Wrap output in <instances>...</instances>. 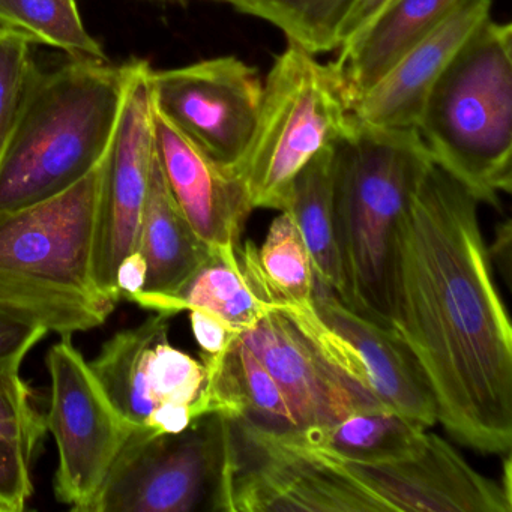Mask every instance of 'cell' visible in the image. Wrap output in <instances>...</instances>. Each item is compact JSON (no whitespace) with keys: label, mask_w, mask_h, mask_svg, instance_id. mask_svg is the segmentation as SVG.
Returning a JSON list of instances; mask_svg holds the SVG:
<instances>
[{"label":"cell","mask_w":512,"mask_h":512,"mask_svg":"<svg viewBox=\"0 0 512 512\" xmlns=\"http://www.w3.org/2000/svg\"><path fill=\"white\" fill-rule=\"evenodd\" d=\"M479 202L431 164L395 235L392 329L427 377L437 421L481 454L512 445V328Z\"/></svg>","instance_id":"6da1fadb"},{"label":"cell","mask_w":512,"mask_h":512,"mask_svg":"<svg viewBox=\"0 0 512 512\" xmlns=\"http://www.w3.org/2000/svg\"><path fill=\"white\" fill-rule=\"evenodd\" d=\"M149 67L139 59L35 65L0 152V212L52 199L85 178L112 148L128 95Z\"/></svg>","instance_id":"7a4b0ae2"},{"label":"cell","mask_w":512,"mask_h":512,"mask_svg":"<svg viewBox=\"0 0 512 512\" xmlns=\"http://www.w3.org/2000/svg\"><path fill=\"white\" fill-rule=\"evenodd\" d=\"M110 151L64 193L0 212V314L73 337L104 325L115 311L94 281L95 229Z\"/></svg>","instance_id":"3957f363"},{"label":"cell","mask_w":512,"mask_h":512,"mask_svg":"<svg viewBox=\"0 0 512 512\" xmlns=\"http://www.w3.org/2000/svg\"><path fill=\"white\" fill-rule=\"evenodd\" d=\"M433 164L416 128L368 127L353 118L334 145L332 202L347 307L392 329L398 223Z\"/></svg>","instance_id":"277c9868"},{"label":"cell","mask_w":512,"mask_h":512,"mask_svg":"<svg viewBox=\"0 0 512 512\" xmlns=\"http://www.w3.org/2000/svg\"><path fill=\"white\" fill-rule=\"evenodd\" d=\"M419 136L434 164L479 203L512 187V26L488 19L463 44L422 107Z\"/></svg>","instance_id":"5b68a950"},{"label":"cell","mask_w":512,"mask_h":512,"mask_svg":"<svg viewBox=\"0 0 512 512\" xmlns=\"http://www.w3.org/2000/svg\"><path fill=\"white\" fill-rule=\"evenodd\" d=\"M352 125V104L334 62L320 64L287 41L263 82L253 139L233 169L253 208L287 211L302 169Z\"/></svg>","instance_id":"8992f818"},{"label":"cell","mask_w":512,"mask_h":512,"mask_svg":"<svg viewBox=\"0 0 512 512\" xmlns=\"http://www.w3.org/2000/svg\"><path fill=\"white\" fill-rule=\"evenodd\" d=\"M230 419L208 413L179 433L134 428L83 512L212 509L229 448Z\"/></svg>","instance_id":"52a82bcc"},{"label":"cell","mask_w":512,"mask_h":512,"mask_svg":"<svg viewBox=\"0 0 512 512\" xmlns=\"http://www.w3.org/2000/svg\"><path fill=\"white\" fill-rule=\"evenodd\" d=\"M229 419V448L212 511L380 512L316 452Z\"/></svg>","instance_id":"ba28073f"},{"label":"cell","mask_w":512,"mask_h":512,"mask_svg":"<svg viewBox=\"0 0 512 512\" xmlns=\"http://www.w3.org/2000/svg\"><path fill=\"white\" fill-rule=\"evenodd\" d=\"M172 316L155 313L136 328L113 335L89 362L110 401L134 428L179 433L209 406L202 359L169 341Z\"/></svg>","instance_id":"9c48e42d"},{"label":"cell","mask_w":512,"mask_h":512,"mask_svg":"<svg viewBox=\"0 0 512 512\" xmlns=\"http://www.w3.org/2000/svg\"><path fill=\"white\" fill-rule=\"evenodd\" d=\"M46 362L52 383L46 424L59 457L55 496L83 512L134 427L110 401L73 337H61Z\"/></svg>","instance_id":"30bf717a"},{"label":"cell","mask_w":512,"mask_h":512,"mask_svg":"<svg viewBox=\"0 0 512 512\" xmlns=\"http://www.w3.org/2000/svg\"><path fill=\"white\" fill-rule=\"evenodd\" d=\"M328 356L329 361L400 415L433 427L436 401L400 335L347 307L331 290L314 284L313 304L281 307Z\"/></svg>","instance_id":"8fae6325"},{"label":"cell","mask_w":512,"mask_h":512,"mask_svg":"<svg viewBox=\"0 0 512 512\" xmlns=\"http://www.w3.org/2000/svg\"><path fill=\"white\" fill-rule=\"evenodd\" d=\"M149 91L157 109L209 157L229 169L244 158L262 103L259 71L236 56L185 67L149 68Z\"/></svg>","instance_id":"7c38bea8"},{"label":"cell","mask_w":512,"mask_h":512,"mask_svg":"<svg viewBox=\"0 0 512 512\" xmlns=\"http://www.w3.org/2000/svg\"><path fill=\"white\" fill-rule=\"evenodd\" d=\"M307 449L358 485L380 512L512 511L511 490L473 469L451 443L431 431L418 455L391 463H353Z\"/></svg>","instance_id":"4fadbf2b"},{"label":"cell","mask_w":512,"mask_h":512,"mask_svg":"<svg viewBox=\"0 0 512 512\" xmlns=\"http://www.w3.org/2000/svg\"><path fill=\"white\" fill-rule=\"evenodd\" d=\"M149 68L125 103L110 151L95 229V286L116 305L121 301L116 275L122 262L137 251L155 157L152 97L146 80Z\"/></svg>","instance_id":"5bb4252c"},{"label":"cell","mask_w":512,"mask_h":512,"mask_svg":"<svg viewBox=\"0 0 512 512\" xmlns=\"http://www.w3.org/2000/svg\"><path fill=\"white\" fill-rule=\"evenodd\" d=\"M239 340L280 386L298 424L296 431L326 427L358 410L383 406L341 373L280 308L263 314L256 325L239 335Z\"/></svg>","instance_id":"9a60e30c"},{"label":"cell","mask_w":512,"mask_h":512,"mask_svg":"<svg viewBox=\"0 0 512 512\" xmlns=\"http://www.w3.org/2000/svg\"><path fill=\"white\" fill-rule=\"evenodd\" d=\"M152 119L161 172L194 232L209 247H241L254 211L242 179L188 139L154 101Z\"/></svg>","instance_id":"2e32d148"},{"label":"cell","mask_w":512,"mask_h":512,"mask_svg":"<svg viewBox=\"0 0 512 512\" xmlns=\"http://www.w3.org/2000/svg\"><path fill=\"white\" fill-rule=\"evenodd\" d=\"M491 8V0H460L430 34L352 104L353 118L368 127L416 128L434 83L470 35L490 19Z\"/></svg>","instance_id":"e0dca14e"},{"label":"cell","mask_w":512,"mask_h":512,"mask_svg":"<svg viewBox=\"0 0 512 512\" xmlns=\"http://www.w3.org/2000/svg\"><path fill=\"white\" fill-rule=\"evenodd\" d=\"M209 250L211 247L197 236L170 194L155 149L137 244L146 265L145 286L128 301L142 307L151 299L175 292Z\"/></svg>","instance_id":"ac0fdd59"},{"label":"cell","mask_w":512,"mask_h":512,"mask_svg":"<svg viewBox=\"0 0 512 512\" xmlns=\"http://www.w3.org/2000/svg\"><path fill=\"white\" fill-rule=\"evenodd\" d=\"M460 0H394L334 62L350 104L370 91L389 68L430 34Z\"/></svg>","instance_id":"d6986e66"},{"label":"cell","mask_w":512,"mask_h":512,"mask_svg":"<svg viewBox=\"0 0 512 512\" xmlns=\"http://www.w3.org/2000/svg\"><path fill=\"white\" fill-rule=\"evenodd\" d=\"M427 436L428 428L424 425L379 406L358 410L326 427L274 437L290 445L326 452L340 460L380 464L418 455L427 443Z\"/></svg>","instance_id":"ffe728a7"},{"label":"cell","mask_w":512,"mask_h":512,"mask_svg":"<svg viewBox=\"0 0 512 512\" xmlns=\"http://www.w3.org/2000/svg\"><path fill=\"white\" fill-rule=\"evenodd\" d=\"M239 248L211 247L175 292L151 299L142 308L172 317L182 311H205L239 334L247 331L275 307L257 296L242 266Z\"/></svg>","instance_id":"44dd1931"},{"label":"cell","mask_w":512,"mask_h":512,"mask_svg":"<svg viewBox=\"0 0 512 512\" xmlns=\"http://www.w3.org/2000/svg\"><path fill=\"white\" fill-rule=\"evenodd\" d=\"M239 257L262 301L275 308L313 304V262L289 211L274 218L260 247L251 241L242 244Z\"/></svg>","instance_id":"7402d4cb"},{"label":"cell","mask_w":512,"mask_h":512,"mask_svg":"<svg viewBox=\"0 0 512 512\" xmlns=\"http://www.w3.org/2000/svg\"><path fill=\"white\" fill-rule=\"evenodd\" d=\"M334 145L322 149L299 173L287 211L292 214L307 245L316 283L343 301L344 284L332 202Z\"/></svg>","instance_id":"603a6c76"},{"label":"cell","mask_w":512,"mask_h":512,"mask_svg":"<svg viewBox=\"0 0 512 512\" xmlns=\"http://www.w3.org/2000/svg\"><path fill=\"white\" fill-rule=\"evenodd\" d=\"M0 32L64 50L74 59L109 61L86 31L76 0H0Z\"/></svg>","instance_id":"cb8c5ba5"},{"label":"cell","mask_w":512,"mask_h":512,"mask_svg":"<svg viewBox=\"0 0 512 512\" xmlns=\"http://www.w3.org/2000/svg\"><path fill=\"white\" fill-rule=\"evenodd\" d=\"M355 0H229L236 10L271 23L311 55L338 50L341 26Z\"/></svg>","instance_id":"d4e9b609"},{"label":"cell","mask_w":512,"mask_h":512,"mask_svg":"<svg viewBox=\"0 0 512 512\" xmlns=\"http://www.w3.org/2000/svg\"><path fill=\"white\" fill-rule=\"evenodd\" d=\"M46 431V415L20 370H0V434L20 440L35 454Z\"/></svg>","instance_id":"484cf974"},{"label":"cell","mask_w":512,"mask_h":512,"mask_svg":"<svg viewBox=\"0 0 512 512\" xmlns=\"http://www.w3.org/2000/svg\"><path fill=\"white\" fill-rule=\"evenodd\" d=\"M34 68L31 44L0 32V152L13 130Z\"/></svg>","instance_id":"4316f807"},{"label":"cell","mask_w":512,"mask_h":512,"mask_svg":"<svg viewBox=\"0 0 512 512\" xmlns=\"http://www.w3.org/2000/svg\"><path fill=\"white\" fill-rule=\"evenodd\" d=\"M34 452L14 437L0 434V512H22L34 493Z\"/></svg>","instance_id":"83f0119b"},{"label":"cell","mask_w":512,"mask_h":512,"mask_svg":"<svg viewBox=\"0 0 512 512\" xmlns=\"http://www.w3.org/2000/svg\"><path fill=\"white\" fill-rule=\"evenodd\" d=\"M46 335V329L0 314V370H20L26 356Z\"/></svg>","instance_id":"f1b7e54d"},{"label":"cell","mask_w":512,"mask_h":512,"mask_svg":"<svg viewBox=\"0 0 512 512\" xmlns=\"http://www.w3.org/2000/svg\"><path fill=\"white\" fill-rule=\"evenodd\" d=\"M194 337L202 349L200 356H223L238 340L239 332L205 311H188Z\"/></svg>","instance_id":"f546056e"},{"label":"cell","mask_w":512,"mask_h":512,"mask_svg":"<svg viewBox=\"0 0 512 512\" xmlns=\"http://www.w3.org/2000/svg\"><path fill=\"white\" fill-rule=\"evenodd\" d=\"M394 0H355L338 37V50L359 37Z\"/></svg>","instance_id":"4dcf8cb0"},{"label":"cell","mask_w":512,"mask_h":512,"mask_svg":"<svg viewBox=\"0 0 512 512\" xmlns=\"http://www.w3.org/2000/svg\"><path fill=\"white\" fill-rule=\"evenodd\" d=\"M511 223L506 220L500 224L496 230V238H494L491 248H488L491 262H497L500 266V272L505 275L506 281L509 283L511 277Z\"/></svg>","instance_id":"1f68e13d"},{"label":"cell","mask_w":512,"mask_h":512,"mask_svg":"<svg viewBox=\"0 0 512 512\" xmlns=\"http://www.w3.org/2000/svg\"><path fill=\"white\" fill-rule=\"evenodd\" d=\"M223 2H229V0H223Z\"/></svg>","instance_id":"d6a6232c"}]
</instances>
